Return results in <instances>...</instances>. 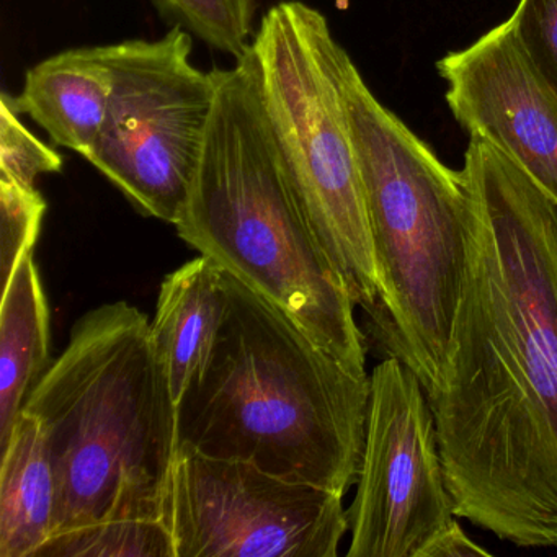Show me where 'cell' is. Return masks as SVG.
<instances>
[{"instance_id": "cell-1", "label": "cell", "mask_w": 557, "mask_h": 557, "mask_svg": "<svg viewBox=\"0 0 557 557\" xmlns=\"http://www.w3.org/2000/svg\"><path fill=\"white\" fill-rule=\"evenodd\" d=\"M468 260L442 371L426 393L455 515L557 549V203L471 138Z\"/></svg>"}, {"instance_id": "cell-2", "label": "cell", "mask_w": 557, "mask_h": 557, "mask_svg": "<svg viewBox=\"0 0 557 557\" xmlns=\"http://www.w3.org/2000/svg\"><path fill=\"white\" fill-rule=\"evenodd\" d=\"M224 285L213 350L177 404V449L347 494L363 456L370 376L226 270Z\"/></svg>"}, {"instance_id": "cell-3", "label": "cell", "mask_w": 557, "mask_h": 557, "mask_svg": "<svg viewBox=\"0 0 557 557\" xmlns=\"http://www.w3.org/2000/svg\"><path fill=\"white\" fill-rule=\"evenodd\" d=\"M213 76V112L178 237L282 309L351 373L368 376L357 305L293 184L252 48Z\"/></svg>"}, {"instance_id": "cell-4", "label": "cell", "mask_w": 557, "mask_h": 557, "mask_svg": "<svg viewBox=\"0 0 557 557\" xmlns=\"http://www.w3.org/2000/svg\"><path fill=\"white\" fill-rule=\"evenodd\" d=\"M24 410L40 422L57 475L54 534L115 518L161 520L177 404L148 315L126 301L86 312Z\"/></svg>"}, {"instance_id": "cell-5", "label": "cell", "mask_w": 557, "mask_h": 557, "mask_svg": "<svg viewBox=\"0 0 557 557\" xmlns=\"http://www.w3.org/2000/svg\"><path fill=\"white\" fill-rule=\"evenodd\" d=\"M338 81L363 182L380 299L370 325L389 357L432 391L442 371L468 260L472 197L371 92L347 51Z\"/></svg>"}, {"instance_id": "cell-6", "label": "cell", "mask_w": 557, "mask_h": 557, "mask_svg": "<svg viewBox=\"0 0 557 557\" xmlns=\"http://www.w3.org/2000/svg\"><path fill=\"white\" fill-rule=\"evenodd\" d=\"M260 92L306 214L368 318L380 299L363 182L327 18L301 0L263 15L252 40Z\"/></svg>"}, {"instance_id": "cell-7", "label": "cell", "mask_w": 557, "mask_h": 557, "mask_svg": "<svg viewBox=\"0 0 557 557\" xmlns=\"http://www.w3.org/2000/svg\"><path fill=\"white\" fill-rule=\"evenodd\" d=\"M190 32L107 45L113 86L86 159L145 214L177 224L200 162L216 83L191 63Z\"/></svg>"}, {"instance_id": "cell-8", "label": "cell", "mask_w": 557, "mask_h": 557, "mask_svg": "<svg viewBox=\"0 0 557 557\" xmlns=\"http://www.w3.org/2000/svg\"><path fill=\"white\" fill-rule=\"evenodd\" d=\"M161 520L175 557H335L344 494L252 462L177 449Z\"/></svg>"}, {"instance_id": "cell-9", "label": "cell", "mask_w": 557, "mask_h": 557, "mask_svg": "<svg viewBox=\"0 0 557 557\" xmlns=\"http://www.w3.org/2000/svg\"><path fill=\"white\" fill-rule=\"evenodd\" d=\"M348 513V557H417L455 520L425 387L399 358L370 374L367 432Z\"/></svg>"}, {"instance_id": "cell-10", "label": "cell", "mask_w": 557, "mask_h": 557, "mask_svg": "<svg viewBox=\"0 0 557 557\" xmlns=\"http://www.w3.org/2000/svg\"><path fill=\"white\" fill-rule=\"evenodd\" d=\"M436 67L459 125L507 156L557 203V96L524 57L510 22Z\"/></svg>"}, {"instance_id": "cell-11", "label": "cell", "mask_w": 557, "mask_h": 557, "mask_svg": "<svg viewBox=\"0 0 557 557\" xmlns=\"http://www.w3.org/2000/svg\"><path fill=\"white\" fill-rule=\"evenodd\" d=\"M112 86L107 45L74 48L28 70L24 87L12 100L17 112L40 125L54 146L87 159L106 123Z\"/></svg>"}, {"instance_id": "cell-12", "label": "cell", "mask_w": 557, "mask_h": 557, "mask_svg": "<svg viewBox=\"0 0 557 557\" xmlns=\"http://www.w3.org/2000/svg\"><path fill=\"white\" fill-rule=\"evenodd\" d=\"M224 312V270L210 257H197L162 280L151 337L175 404L207 363Z\"/></svg>"}, {"instance_id": "cell-13", "label": "cell", "mask_w": 557, "mask_h": 557, "mask_svg": "<svg viewBox=\"0 0 557 557\" xmlns=\"http://www.w3.org/2000/svg\"><path fill=\"white\" fill-rule=\"evenodd\" d=\"M51 322L47 295L34 253L25 257L0 308V451L8 446L35 384L47 373Z\"/></svg>"}, {"instance_id": "cell-14", "label": "cell", "mask_w": 557, "mask_h": 557, "mask_svg": "<svg viewBox=\"0 0 557 557\" xmlns=\"http://www.w3.org/2000/svg\"><path fill=\"white\" fill-rule=\"evenodd\" d=\"M0 455V557H35L54 534L58 505L40 422L24 410Z\"/></svg>"}, {"instance_id": "cell-15", "label": "cell", "mask_w": 557, "mask_h": 557, "mask_svg": "<svg viewBox=\"0 0 557 557\" xmlns=\"http://www.w3.org/2000/svg\"><path fill=\"white\" fill-rule=\"evenodd\" d=\"M35 557H175L162 520L115 518L53 534Z\"/></svg>"}, {"instance_id": "cell-16", "label": "cell", "mask_w": 557, "mask_h": 557, "mask_svg": "<svg viewBox=\"0 0 557 557\" xmlns=\"http://www.w3.org/2000/svg\"><path fill=\"white\" fill-rule=\"evenodd\" d=\"M158 5L175 25L236 60L252 47L256 0H158Z\"/></svg>"}, {"instance_id": "cell-17", "label": "cell", "mask_w": 557, "mask_h": 557, "mask_svg": "<svg viewBox=\"0 0 557 557\" xmlns=\"http://www.w3.org/2000/svg\"><path fill=\"white\" fill-rule=\"evenodd\" d=\"M47 213L37 185L0 178V273L2 289L25 257L34 253Z\"/></svg>"}, {"instance_id": "cell-18", "label": "cell", "mask_w": 557, "mask_h": 557, "mask_svg": "<svg viewBox=\"0 0 557 557\" xmlns=\"http://www.w3.org/2000/svg\"><path fill=\"white\" fill-rule=\"evenodd\" d=\"M15 109L9 92L0 99V178L37 185L41 175L58 174L63 156L35 136Z\"/></svg>"}, {"instance_id": "cell-19", "label": "cell", "mask_w": 557, "mask_h": 557, "mask_svg": "<svg viewBox=\"0 0 557 557\" xmlns=\"http://www.w3.org/2000/svg\"><path fill=\"white\" fill-rule=\"evenodd\" d=\"M508 22L524 57L557 96V0H520Z\"/></svg>"}, {"instance_id": "cell-20", "label": "cell", "mask_w": 557, "mask_h": 557, "mask_svg": "<svg viewBox=\"0 0 557 557\" xmlns=\"http://www.w3.org/2000/svg\"><path fill=\"white\" fill-rule=\"evenodd\" d=\"M417 557H491V553L475 544L458 521L451 520L422 547Z\"/></svg>"}]
</instances>
